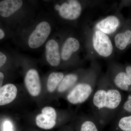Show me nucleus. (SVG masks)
Returning a JSON list of instances; mask_svg holds the SVG:
<instances>
[{
  "label": "nucleus",
  "mask_w": 131,
  "mask_h": 131,
  "mask_svg": "<svg viewBox=\"0 0 131 131\" xmlns=\"http://www.w3.org/2000/svg\"><path fill=\"white\" fill-rule=\"evenodd\" d=\"M89 34L87 42L89 55L105 58L111 57L114 47L109 36L94 27Z\"/></svg>",
  "instance_id": "f257e3e1"
},
{
  "label": "nucleus",
  "mask_w": 131,
  "mask_h": 131,
  "mask_svg": "<svg viewBox=\"0 0 131 131\" xmlns=\"http://www.w3.org/2000/svg\"><path fill=\"white\" fill-rule=\"evenodd\" d=\"M121 100V94L117 90L110 89L107 91L100 90L95 94L93 102L98 108H107L113 109L118 107Z\"/></svg>",
  "instance_id": "f03ea898"
},
{
  "label": "nucleus",
  "mask_w": 131,
  "mask_h": 131,
  "mask_svg": "<svg viewBox=\"0 0 131 131\" xmlns=\"http://www.w3.org/2000/svg\"><path fill=\"white\" fill-rule=\"evenodd\" d=\"M51 31L50 26L47 21H42L38 24L28 39L29 47L32 49L40 47L47 39Z\"/></svg>",
  "instance_id": "7ed1b4c3"
},
{
  "label": "nucleus",
  "mask_w": 131,
  "mask_h": 131,
  "mask_svg": "<svg viewBox=\"0 0 131 131\" xmlns=\"http://www.w3.org/2000/svg\"><path fill=\"white\" fill-rule=\"evenodd\" d=\"M83 10V5L77 0H70L63 3L58 10L59 15L63 18L73 20L81 16Z\"/></svg>",
  "instance_id": "20e7f679"
},
{
  "label": "nucleus",
  "mask_w": 131,
  "mask_h": 131,
  "mask_svg": "<svg viewBox=\"0 0 131 131\" xmlns=\"http://www.w3.org/2000/svg\"><path fill=\"white\" fill-rule=\"evenodd\" d=\"M91 85L86 83H81L76 85L70 91L67 99L70 103L77 104L84 102L92 93Z\"/></svg>",
  "instance_id": "39448f33"
},
{
  "label": "nucleus",
  "mask_w": 131,
  "mask_h": 131,
  "mask_svg": "<svg viewBox=\"0 0 131 131\" xmlns=\"http://www.w3.org/2000/svg\"><path fill=\"white\" fill-rule=\"evenodd\" d=\"M120 25V20L117 16L110 15L96 22L94 27L109 36L114 34Z\"/></svg>",
  "instance_id": "423d86ee"
},
{
  "label": "nucleus",
  "mask_w": 131,
  "mask_h": 131,
  "mask_svg": "<svg viewBox=\"0 0 131 131\" xmlns=\"http://www.w3.org/2000/svg\"><path fill=\"white\" fill-rule=\"evenodd\" d=\"M27 89L31 95L38 96L41 91V84L38 73L33 69L28 70L25 79Z\"/></svg>",
  "instance_id": "0eeeda50"
},
{
  "label": "nucleus",
  "mask_w": 131,
  "mask_h": 131,
  "mask_svg": "<svg viewBox=\"0 0 131 131\" xmlns=\"http://www.w3.org/2000/svg\"><path fill=\"white\" fill-rule=\"evenodd\" d=\"M80 41L76 38L70 37L64 42L61 52V59L64 61H69L74 54L79 52L81 49Z\"/></svg>",
  "instance_id": "6e6552de"
},
{
  "label": "nucleus",
  "mask_w": 131,
  "mask_h": 131,
  "mask_svg": "<svg viewBox=\"0 0 131 131\" xmlns=\"http://www.w3.org/2000/svg\"><path fill=\"white\" fill-rule=\"evenodd\" d=\"M46 55L47 61L51 65L58 66L61 62V52L58 43L54 39L49 40L46 46Z\"/></svg>",
  "instance_id": "1a4fd4ad"
},
{
  "label": "nucleus",
  "mask_w": 131,
  "mask_h": 131,
  "mask_svg": "<svg viewBox=\"0 0 131 131\" xmlns=\"http://www.w3.org/2000/svg\"><path fill=\"white\" fill-rule=\"evenodd\" d=\"M23 2L21 0H5L0 2V15L7 18L21 8Z\"/></svg>",
  "instance_id": "9d476101"
},
{
  "label": "nucleus",
  "mask_w": 131,
  "mask_h": 131,
  "mask_svg": "<svg viewBox=\"0 0 131 131\" xmlns=\"http://www.w3.org/2000/svg\"><path fill=\"white\" fill-rule=\"evenodd\" d=\"M17 94L15 85L8 84L0 88V106L9 104L14 100Z\"/></svg>",
  "instance_id": "9b49d317"
},
{
  "label": "nucleus",
  "mask_w": 131,
  "mask_h": 131,
  "mask_svg": "<svg viewBox=\"0 0 131 131\" xmlns=\"http://www.w3.org/2000/svg\"><path fill=\"white\" fill-rule=\"evenodd\" d=\"M114 45L116 48L124 50L131 44V30H126L115 34L114 37Z\"/></svg>",
  "instance_id": "f8f14e48"
},
{
  "label": "nucleus",
  "mask_w": 131,
  "mask_h": 131,
  "mask_svg": "<svg viewBox=\"0 0 131 131\" xmlns=\"http://www.w3.org/2000/svg\"><path fill=\"white\" fill-rule=\"evenodd\" d=\"M56 119L43 114L38 115L36 118L37 125L40 128L45 129H50L53 128L56 124Z\"/></svg>",
  "instance_id": "ddd939ff"
},
{
  "label": "nucleus",
  "mask_w": 131,
  "mask_h": 131,
  "mask_svg": "<svg viewBox=\"0 0 131 131\" xmlns=\"http://www.w3.org/2000/svg\"><path fill=\"white\" fill-rule=\"evenodd\" d=\"M78 80V77L75 74H69L64 77L59 85L58 90L59 92H64L73 86Z\"/></svg>",
  "instance_id": "4468645a"
},
{
  "label": "nucleus",
  "mask_w": 131,
  "mask_h": 131,
  "mask_svg": "<svg viewBox=\"0 0 131 131\" xmlns=\"http://www.w3.org/2000/svg\"><path fill=\"white\" fill-rule=\"evenodd\" d=\"M115 84L119 88L124 91L129 90L131 82L126 73L120 72L115 75L114 80Z\"/></svg>",
  "instance_id": "2eb2a0df"
},
{
  "label": "nucleus",
  "mask_w": 131,
  "mask_h": 131,
  "mask_svg": "<svg viewBox=\"0 0 131 131\" xmlns=\"http://www.w3.org/2000/svg\"><path fill=\"white\" fill-rule=\"evenodd\" d=\"M64 78L63 73L61 72H53L48 78L47 88L50 92H53L58 86Z\"/></svg>",
  "instance_id": "dca6fc26"
},
{
  "label": "nucleus",
  "mask_w": 131,
  "mask_h": 131,
  "mask_svg": "<svg viewBox=\"0 0 131 131\" xmlns=\"http://www.w3.org/2000/svg\"><path fill=\"white\" fill-rule=\"evenodd\" d=\"M119 127L124 131H131V116L125 117L120 120Z\"/></svg>",
  "instance_id": "f3484780"
},
{
  "label": "nucleus",
  "mask_w": 131,
  "mask_h": 131,
  "mask_svg": "<svg viewBox=\"0 0 131 131\" xmlns=\"http://www.w3.org/2000/svg\"><path fill=\"white\" fill-rule=\"evenodd\" d=\"M80 131H98V130L93 122L88 121L82 124Z\"/></svg>",
  "instance_id": "a211bd4d"
},
{
  "label": "nucleus",
  "mask_w": 131,
  "mask_h": 131,
  "mask_svg": "<svg viewBox=\"0 0 131 131\" xmlns=\"http://www.w3.org/2000/svg\"><path fill=\"white\" fill-rule=\"evenodd\" d=\"M3 131H14L12 122L8 120L5 121L3 124Z\"/></svg>",
  "instance_id": "6ab92c4d"
},
{
  "label": "nucleus",
  "mask_w": 131,
  "mask_h": 131,
  "mask_svg": "<svg viewBox=\"0 0 131 131\" xmlns=\"http://www.w3.org/2000/svg\"><path fill=\"white\" fill-rule=\"evenodd\" d=\"M124 109L129 112H131V97L124 103Z\"/></svg>",
  "instance_id": "aec40b11"
},
{
  "label": "nucleus",
  "mask_w": 131,
  "mask_h": 131,
  "mask_svg": "<svg viewBox=\"0 0 131 131\" xmlns=\"http://www.w3.org/2000/svg\"><path fill=\"white\" fill-rule=\"evenodd\" d=\"M6 57L5 54L0 52V68L5 64L7 61Z\"/></svg>",
  "instance_id": "412c9836"
},
{
  "label": "nucleus",
  "mask_w": 131,
  "mask_h": 131,
  "mask_svg": "<svg viewBox=\"0 0 131 131\" xmlns=\"http://www.w3.org/2000/svg\"><path fill=\"white\" fill-rule=\"evenodd\" d=\"M126 73L131 82V66H129L126 69Z\"/></svg>",
  "instance_id": "4be33fe9"
},
{
  "label": "nucleus",
  "mask_w": 131,
  "mask_h": 131,
  "mask_svg": "<svg viewBox=\"0 0 131 131\" xmlns=\"http://www.w3.org/2000/svg\"><path fill=\"white\" fill-rule=\"evenodd\" d=\"M4 78V74L3 73L0 71V88H1L2 86Z\"/></svg>",
  "instance_id": "5701e85b"
},
{
  "label": "nucleus",
  "mask_w": 131,
  "mask_h": 131,
  "mask_svg": "<svg viewBox=\"0 0 131 131\" xmlns=\"http://www.w3.org/2000/svg\"><path fill=\"white\" fill-rule=\"evenodd\" d=\"M5 33L4 31L0 28V40L2 39L5 37Z\"/></svg>",
  "instance_id": "b1692460"
}]
</instances>
